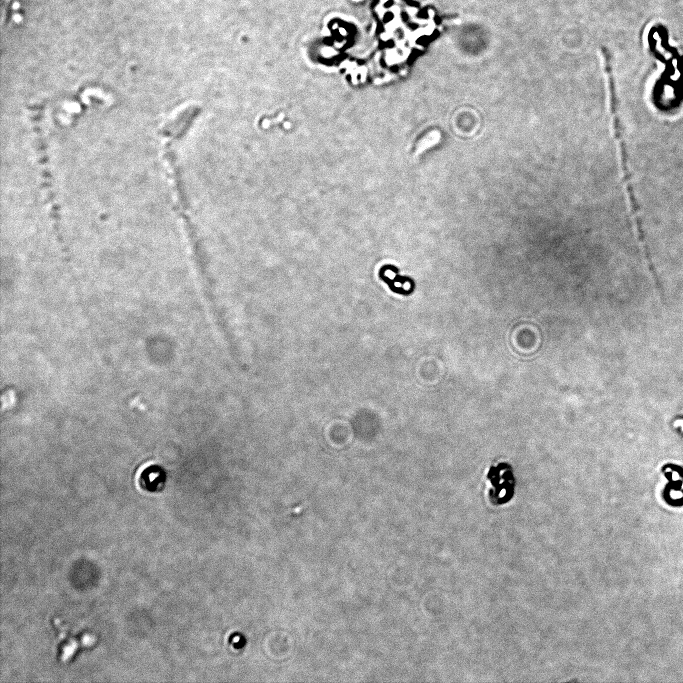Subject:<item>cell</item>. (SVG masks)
Wrapping results in <instances>:
<instances>
[{
    "label": "cell",
    "mask_w": 683,
    "mask_h": 683,
    "mask_svg": "<svg viewBox=\"0 0 683 683\" xmlns=\"http://www.w3.org/2000/svg\"><path fill=\"white\" fill-rule=\"evenodd\" d=\"M600 52L602 55L603 69H604L606 82H607L609 108H610V115H611V120H612L613 134H614V137H615V140H616V143L618 146V150H619V158H620L621 171H622V175H623V182H624L626 194L628 197L630 211H631V215H632V218H633V221L635 224L636 232L638 235H641V234H643V230H642L640 219L638 216V210H637L636 200H635L634 193H633V188H632L631 183H630V174H629L628 165H627L626 147H625L624 142H623L622 129H621L619 115H618L617 97H616L614 78H613V74H612L611 58H610L609 52L606 50L605 47H601Z\"/></svg>",
    "instance_id": "obj_1"
},
{
    "label": "cell",
    "mask_w": 683,
    "mask_h": 683,
    "mask_svg": "<svg viewBox=\"0 0 683 683\" xmlns=\"http://www.w3.org/2000/svg\"><path fill=\"white\" fill-rule=\"evenodd\" d=\"M42 108V105L35 104L30 107V112L34 128L36 148L39 156V161L41 164V173L43 181L42 183L50 205V216L54 225L55 232L58 236L59 242H62L59 208L55 200L51 174L48 166L47 149L41 128V117L43 113Z\"/></svg>",
    "instance_id": "obj_2"
},
{
    "label": "cell",
    "mask_w": 683,
    "mask_h": 683,
    "mask_svg": "<svg viewBox=\"0 0 683 683\" xmlns=\"http://www.w3.org/2000/svg\"><path fill=\"white\" fill-rule=\"evenodd\" d=\"M486 481V494L491 505H506L513 499L516 481L510 465L499 463L491 466L487 472Z\"/></svg>",
    "instance_id": "obj_3"
},
{
    "label": "cell",
    "mask_w": 683,
    "mask_h": 683,
    "mask_svg": "<svg viewBox=\"0 0 683 683\" xmlns=\"http://www.w3.org/2000/svg\"><path fill=\"white\" fill-rule=\"evenodd\" d=\"M380 278H381L385 283H387V284L389 285V287H390L391 290L393 289L395 283H399V284H413V283H412V280L409 279V278H406V277H399V276L395 275V279H392V278H389V277L385 276L384 273H381V272H380Z\"/></svg>",
    "instance_id": "obj_4"
},
{
    "label": "cell",
    "mask_w": 683,
    "mask_h": 683,
    "mask_svg": "<svg viewBox=\"0 0 683 683\" xmlns=\"http://www.w3.org/2000/svg\"><path fill=\"white\" fill-rule=\"evenodd\" d=\"M672 427L683 437V415L676 416L672 421Z\"/></svg>",
    "instance_id": "obj_5"
}]
</instances>
